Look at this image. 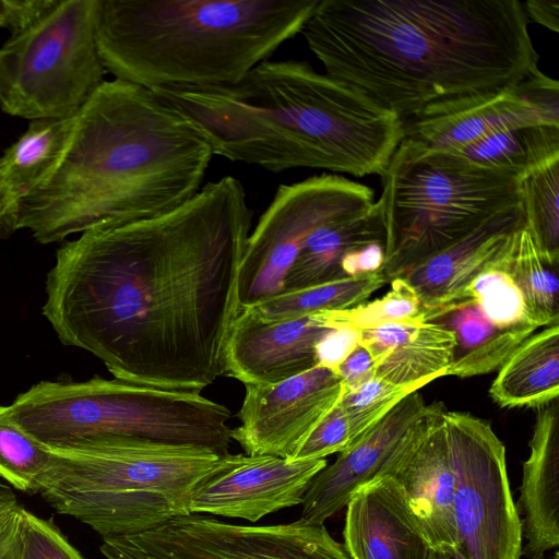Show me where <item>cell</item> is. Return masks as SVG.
<instances>
[{
  "label": "cell",
  "mask_w": 559,
  "mask_h": 559,
  "mask_svg": "<svg viewBox=\"0 0 559 559\" xmlns=\"http://www.w3.org/2000/svg\"><path fill=\"white\" fill-rule=\"evenodd\" d=\"M251 221L226 176L171 212L85 230L58 248L43 314L116 379L201 392L225 376Z\"/></svg>",
  "instance_id": "cell-1"
},
{
  "label": "cell",
  "mask_w": 559,
  "mask_h": 559,
  "mask_svg": "<svg viewBox=\"0 0 559 559\" xmlns=\"http://www.w3.org/2000/svg\"><path fill=\"white\" fill-rule=\"evenodd\" d=\"M527 25L519 0H319L300 34L325 74L403 120L536 72Z\"/></svg>",
  "instance_id": "cell-2"
},
{
  "label": "cell",
  "mask_w": 559,
  "mask_h": 559,
  "mask_svg": "<svg viewBox=\"0 0 559 559\" xmlns=\"http://www.w3.org/2000/svg\"><path fill=\"white\" fill-rule=\"evenodd\" d=\"M213 157L199 128L156 91L105 81L76 115L57 169L17 201V229L40 243L171 212Z\"/></svg>",
  "instance_id": "cell-3"
},
{
  "label": "cell",
  "mask_w": 559,
  "mask_h": 559,
  "mask_svg": "<svg viewBox=\"0 0 559 559\" xmlns=\"http://www.w3.org/2000/svg\"><path fill=\"white\" fill-rule=\"evenodd\" d=\"M153 91L191 119L213 155L272 173L381 176L404 140L400 117L304 61L265 60L230 85Z\"/></svg>",
  "instance_id": "cell-4"
},
{
  "label": "cell",
  "mask_w": 559,
  "mask_h": 559,
  "mask_svg": "<svg viewBox=\"0 0 559 559\" xmlns=\"http://www.w3.org/2000/svg\"><path fill=\"white\" fill-rule=\"evenodd\" d=\"M319 0H99L97 46L116 80L150 90L239 82L300 34Z\"/></svg>",
  "instance_id": "cell-5"
},
{
  "label": "cell",
  "mask_w": 559,
  "mask_h": 559,
  "mask_svg": "<svg viewBox=\"0 0 559 559\" xmlns=\"http://www.w3.org/2000/svg\"><path fill=\"white\" fill-rule=\"evenodd\" d=\"M47 450L51 465L39 495L102 537L143 533L191 514L193 486L221 457L199 445L136 438Z\"/></svg>",
  "instance_id": "cell-6"
},
{
  "label": "cell",
  "mask_w": 559,
  "mask_h": 559,
  "mask_svg": "<svg viewBox=\"0 0 559 559\" xmlns=\"http://www.w3.org/2000/svg\"><path fill=\"white\" fill-rule=\"evenodd\" d=\"M12 419L47 449L104 438L192 444L229 454L230 411L194 390L98 376L83 382L40 381L8 406Z\"/></svg>",
  "instance_id": "cell-7"
},
{
  "label": "cell",
  "mask_w": 559,
  "mask_h": 559,
  "mask_svg": "<svg viewBox=\"0 0 559 559\" xmlns=\"http://www.w3.org/2000/svg\"><path fill=\"white\" fill-rule=\"evenodd\" d=\"M381 178L386 283L520 204L516 176L407 139Z\"/></svg>",
  "instance_id": "cell-8"
},
{
  "label": "cell",
  "mask_w": 559,
  "mask_h": 559,
  "mask_svg": "<svg viewBox=\"0 0 559 559\" xmlns=\"http://www.w3.org/2000/svg\"><path fill=\"white\" fill-rule=\"evenodd\" d=\"M99 0L57 3L0 48V108L28 120L76 115L105 82Z\"/></svg>",
  "instance_id": "cell-9"
},
{
  "label": "cell",
  "mask_w": 559,
  "mask_h": 559,
  "mask_svg": "<svg viewBox=\"0 0 559 559\" xmlns=\"http://www.w3.org/2000/svg\"><path fill=\"white\" fill-rule=\"evenodd\" d=\"M454 473L453 518L465 559H520L522 522L491 426L471 414L444 412Z\"/></svg>",
  "instance_id": "cell-10"
},
{
  "label": "cell",
  "mask_w": 559,
  "mask_h": 559,
  "mask_svg": "<svg viewBox=\"0 0 559 559\" xmlns=\"http://www.w3.org/2000/svg\"><path fill=\"white\" fill-rule=\"evenodd\" d=\"M106 559H352L323 524L241 525L191 513L138 534L103 537Z\"/></svg>",
  "instance_id": "cell-11"
},
{
  "label": "cell",
  "mask_w": 559,
  "mask_h": 559,
  "mask_svg": "<svg viewBox=\"0 0 559 559\" xmlns=\"http://www.w3.org/2000/svg\"><path fill=\"white\" fill-rule=\"evenodd\" d=\"M373 202L372 189L338 175L280 186L246 243L239 271L240 309L283 290L285 276L313 229Z\"/></svg>",
  "instance_id": "cell-12"
},
{
  "label": "cell",
  "mask_w": 559,
  "mask_h": 559,
  "mask_svg": "<svg viewBox=\"0 0 559 559\" xmlns=\"http://www.w3.org/2000/svg\"><path fill=\"white\" fill-rule=\"evenodd\" d=\"M402 122L404 139L455 153L504 130L559 126V84L537 70L511 85L436 102Z\"/></svg>",
  "instance_id": "cell-13"
},
{
  "label": "cell",
  "mask_w": 559,
  "mask_h": 559,
  "mask_svg": "<svg viewBox=\"0 0 559 559\" xmlns=\"http://www.w3.org/2000/svg\"><path fill=\"white\" fill-rule=\"evenodd\" d=\"M231 439L246 454L289 460L341 400L340 376L323 366L272 384H246Z\"/></svg>",
  "instance_id": "cell-14"
},
{
  "label": "cell",
  "mask_w": 559,
  "mask_h": 559,
  "mask_svg": "<svg viewBox=\"0 0 559 559\" xmlns=\"http://www.w3.org/2000/svg\"><path fill=\"white\" fill-rule=\"evenodd\" d=\"M325 459L289 461L275 455L227 454L193 486L191 513L257 522L278 510L301 504Z\"/></svg>",
  "instance_id": "cell-15"
},
{
  "label": "cell",
  "mask_w": 559,
  "mask_h": 559,
  "mask_svg": "<svg viewBox=\"0 0 559 559\" xmlns=\"http://www.w3.org/2000/svg\"><path fill=\"white\" fill-rule=\"evenodd\" d=\"M442 403L428 411L378 476L389 478L431 549H457L454 473Z\"/></svg>",
  "instance_id": "cell-16"
},
{
  "label": "cell",
  "mask_w": 559,
  "mask_h": 559,
  "mask_svg": "<svg viewBox=\"0 0 559 559\" xmlns=\"http://www.w3.org/2000/svg\"><path fill=\"white\" fill-rule=\"evenodd\" d=\"M334 326L328 311L269 321L241 308L226 349L225 376L246 384H272L318 365L317 345Z\"/></svg>",
  "instance_id": "cell-17"
},
{
  "label": "cell",
  "mask_w": 559,
  "mask_h": 559,
  "mask_svg": "<svg viewBox=\"0 0 559 559\" xmlns=\"http://www.w3.org/2000/svg\"><path fill=\"white\" fill-rule=\"evenodd\" d=\"M427 405L418 391L402 399L311 480L301 502V519L324 522L346 507L352 496L374 479L425 417Z\"/></svg>",
  "instance_id": "cell-18"
},
{
  "label": "cell",
  "mask_w": 559,
  "mask_h": 559,
  "mask_svg": "<svg viewBox=\"0 0 559 559\" xmlns=\"http://www.w3.org/2000/svg\"><path fill=\"white\" fill-rule=\"evenodd\" d=\"M524 225L519 204L495 215L462 240L401 276L416 292L426 321H433L460 306L464 292L479 274L504 265Z\"/></svg>",
  "instance_id": "cell-19"
},
{
  "label": "cell",
  "mask_w": 559,
  "mask_h": 559,
  "mask_svg": "<svg viewBox=\"0 0 559 559\" xmlns=\"http://www.w3.org/2000/svg\"><path fill=\"white\" fill-rule=\"evenodd\" d=\"M345 508L343 545L352 559H427L431 548L389 478L377 476Z\"/></svg>",
  "instance_id": "cell-20"
},
{
  "label": "cell",
  "mask_w": 559,
  "mask_h": 559,
  "mask_svg": "<svg viewBox=\"0 0 559 559\" xmlns=\"http://www.w3.org/2000/svg\"><path fill=\"white\" fill-rule=\"evenodd\" d=\"M523 464L519 508L526 557L559 545V399L538 407Z\"/></svg>",
  "instance_id": "cell-21"
},
{
  "label": "cell",
  "mask_w": 559,
  "mask_h": 559,
  "mask_svg": "<svg viewBox=\"0 0 559 559\" xmlns=\"http://www.w3.org/2000/svg\"><path fill=\"white\" fill-rule=\"evenodd\" d=\"M385 230L379 202L360 212L331 218L307 237L290 265L282 292L298 290L346 277L343 257L372 242L384 245Z\"/></svg>",
  "instance_id": "cell-22"
},
{
  "label": "cell",
  "mask_w": 559,
  "mask_h": 559,
  "mask_svg": "<svg viewBox=\"0 0 559 559\" xmlns=\"http://www.w3.org/2000/svg\"><path fill=\"white\" fill-rule=\"evenodd\" d=\"M489 394L502 407H539L559 397V323L518 347L500 367Z\"/></svg>",
  "instance_id": "cell-23"
},
{
  "label": "cell",
  "mask_w": 559,
  "mask_h": 559,
  "mask_svg": "<svg viewBox=\"0 0 559 559\" xmlns=\"http://www.w3.org/2000/svg\"><path fill=\"white\" fill-rule=\"evenodd\" d=\"M449 328L455 338L447 376L485 374L501 367L538 328L501 329L492 324L473 302L464 304L433 320Z\"/></svg>",
  "instance_id": "cell-24"
},
{
  "label": "cell",
  "mask_w": 559,
  "mask_h": 559,
  "mask_svg": "<svg viewBox=\"0 0 559 559\" xmlns=\"http://www.w3.org/2000/svg\"><path fill=\"white\" fill-rule=\"evenodd\" d=\"M76 115L31 120L26 131L0 156V176L17 201L57 169L72 139Z\"/></svg>",
  "instance_id": "cell-25"
},
{
  "label": "cell",
  "mask_w": 559,
  "mask_h": 559,
  "mask_svg": "<svg viewBox=\"0 0 559 559\" xmlns=\"http://www.w3.org/2000/svg\"><path fill=\"white\" fill-rule=\"evenodd\" d=\"M454 344L449 328L436 321L421 322L376 364V378L417 391L447 376Z\"/></svg>",
  "instance_id": "cell-26"
},
{
  "label": "cell",
  "mask_w": 559,
  "mask_h": 559,
  "mask_svg": "<svg viewBox=\"0 0 559 559\" xmlns=\"http://www.w3.org/2000/svg\"><path fill=\"white\" fill-rule=\"evenodd\" d=\"M481 167L520 178L559 157V126H531L490 134L455 152Z\"/></svg>",
  "instance_id": "cell-27"
},
{
  "label": "cell",
  "mask_w": 559,
  "mask_h": 559,
  "mask_svg": "<svg viewBox=\"0 0 559 559\" xmlns=\"http://www.w3.org/2000/svg\"><path fill=\"white\" fill-rule=\"evenodd\" d=\"M385 284V278L379 272L343 277L298 290L281 292L243 308H249L264 320H292L317 312L354 307Z\"/></svg>",
  "instance_id": "cell-28"
},
{
  "label": "cell",
  "mask_w": 559,
  "mask_h": 559,
  "mask_svg": "<svg viewBox=\"0 0 559 559\" xmlns=\"http://www.w3.org/2000/svg\"><path fill=\"white\" fill-rule=\"evenodd\" d=\"M520 204L525 228L542 259L559 265V157L551 158L519 178Z\"/></svg>",
  "instance_id": "cell-29"
},
{
  "label": "cell",
  "mask_w": 559,
  "mask_h": 559,
  "mask_svg": "<svg viewBox=\"0 0 559 559\" xmlns=\"http://www.w3.org/2000/svg\"><path fill=\"white\" fill-rule=\"evenodd\" d=\"M504 269L519 286L533 322L539 328L559 323L558 269L542 259L525 225Z\"/></svg>",
  "instance_id": "cell-30"
},
{
  "label": "cell",
  "mask_w": 559,
  "mask_h": 559,
  "mask_svg": "<svg viewBox=\"0 0 559 559\" xmlns=\"http://www.w3.org/2000/svg\"><path fill=\"white\" fill-rule=\"evenodd\" d=\"M51 465L49 451L29 437L0 405V477L14 489L39 495Z\"/></svg>",
  "instance_id": "cell-31"
},
{
  "label": "cell",
  "mask_w": 559,
  "mask_h": 559,
  "mask_svg": "<svg viewBox=\"0 0 559 559\" xmlns=\"http://www.w3.org/2000/svg\"><path fill=\"white\" fill-rule=\"evenodd\" d=\"M468 302L476 305L492 324L501 329L539 328L533 322L523 295L504 265L483 272L471 283L461 305Z\"/></svg>",
  "instance_id": "cell-32"
},
{
  "label": "cell",
  "mask_w": 559,
  "mask_h": 559,
  "mask_svg": "<svg viewBox=\"0 0 559 559\" xmlns=\"http://www.w3.org/2000/svg\"><path fill=\"white\" fill-rule=\"evenodd\" d=\"M390 284L389 292L373 301L328 311L330 323L334 328L346 324L364 330L390 322H425L421 302L407 281L396 277Z\"/></svg>",
  "instance_id": "cell-33"
},
{
  "label": "cell",
  "mask_w": 559,
  "mask_h": 559,
  "mask_svg": "<svg viewBox=\"0 0 559 559\" xmlns=\"http://www.w3.org/2000/svg\"><path fill=\"white\" fill-rule=\"evenodd\" d=\"M411 392L414 390L393 385L376 377L356 389L345 390L338 405L349 425L353 443Z\"/></svg>",
  "instance_id": "cell-34"
},
{
  "label": "cell",
  "mask_w": 559,
  "mask_h": 559,
  "mask_svg": "<svg viewBox=\"0 0 559 559\" xmlns=\"http://www.w3.org/2000/svg\"><path fill=\"white\" fill-rule=\"evenodd\" d=\"M20 559H85L50 520L21 506L19 511Z\"/></svg>",
  "instance_id": "cell-35"
},
{
  "label": "cell",
  "mask_w": 559,
  "mask_h": 559,
  "mask_svg": "<svg viewBox=\"0 0 559 559\" xmlns=\"http://www.w3.org/2000/svg\"><path fill=\"white\" fill-rule=\"evenodd\" d=\"M353 443L346 416L338 403L318 424L289 461L325 459Z\"/></svg>",
  "instance_id": "cell-36"
},
{
  "label": "cell",
  "mask_w": 559,
  "mask_h": 559,
  "mask_svg": "<svg viewBox=\"0 0 559 559\" xmlns=\"http://www.w3.org/2000/svg\"><path fill=\"white\" fill-rule=\"evenodd\" d=\"M361 330L350 325H338L317 345L318 365L337 372L340 365L360 345Z\"/></svg>",
  "instance_id": "cell-37"
},
{
  "label": "cell",
  "mask_w": 559,
  "mask_h": 559,
  "mask_svg": "<svg viewBox=\"0 0 559 559\" xmlns=\"http://www.w3.org/2000/svg\"><path fill=\"white\" fill-rule=\"evenodd\" d=\"M57 0H0V28L15 35L48 12Z\"/></svg>",
  "instance_id": "cell-38"
},
{
  "label": "cell",
  "mask_w": 559,
  "mask_h": 559,
  "mask_svg": "<svg viewBox=\"0 0 559 559\" xmlns=\"http://www.w3.org/2000/svg\"><path fill=\"white\" fill-rule=\"evenodd\" d=\"M384 258V245L372 242L347 252L341 261V269L346 277L373 274L381 270Z\"/></svg>",
  "instance_id": "cell-39"
},
{
  "label": "cell",
  "mask_w": 559,
  "mask_h": 559,
  "mask_svg": "<svg viewBox=\"0 0 559 559\" xmlns=\"http://www.w3.org/2000/svg\"><path fill=\"white\" fill-rule=\"evenodd\" d=\"M336 373L345 390H353L376 377V366L369 352L359 345L340 365Z\"/></svg>",
  "instance_id": "cell-40"
},
{
  "label": "cell",
  "mask_w": 559,
  "mask_h": 559,
  "mask_svg": "<svg viewBox=\"0 0 559 559\" xmlns=\"http://www.w3.org/2000/svg\"><path fill=\"white\" fill-rule=\"evenodd\" d=\"M523 3L527 21L559 32V1L558 0H528Z\"/></svg>",
  "instance_id": "cell-41"
},
{
  "label": "cell",
  "mask_w": 559,
  "mask_h": 559,
  "mask_svg": "<svg viewBox=\"0 0 559 559\" xmlns=\"http://www.w3.org/2000/svg\"><path fill=\"white\" fill-rule=\"evenodd\" d=\"M21 506L0 519V559H20L19 511Z\"/></svg>",
  "instance_id": "cell-42"
},
{
  "label": "cell",
  "mask_w": 559,
  "mask_h": 559,
  "mask_svg": "<svg viewBox=\"0 0 559 559\" xmlns=\"http://www.w3.org/2000/svg\"><path fill=\"white\" fill-rule=\"evenodd\" d=\"M17 199L0 176V239L17 230Z\"/></svg>",
  "instance_id": "cell-43"
},
{
  "label": "cell",
  "mask_w": 559,
  "mask_h": 559,
  "mask_svg": "<svg viewBox=\"0 0 559 559\" xmlns=\"http://www.w3.org/2000/svg\"><path fill=\"white\" fill-rule=\"evenodd\" d=\"M21 504L13 490L0 481V512H7L19 508Z\"/></svg>",
  "instance_id": "cell-44"
},
{
  "label": "cell",
  "mask_w": 559,
  "mask_h": 559,
  "mask_svg": "<svg viewBox=\"0 0 559 559\" xmlns=\"http://www.w3.org/2000/svg\"><path fill=\"white\" fill-rule=\"evenodd\" d=\"M427 559H465L464 556L457 550H438L430 549Z\"/></svg>",
  "instance_id": "cell-45"
},
{
  "label": "cell",
  "mask_w": 559,
  "mask_h": 559,
  "mask_svg": "<svg viewBox=\"0 0 559 559\" xmlns=\"http://www.w3.org/2000/svg\"><path fill=\"white\" fill-rule=\"evenodd\" d=\"M526 559H559V556H558V552L555 551L554 556H551V557L544 554V555L527 557Z\"/></svg>",
  "instance_id": "cell-46"
},
{
  "label": "cell",
  "mask_w": 559,
  "mask_h": 559,
  "mask_svg": "<svg viewBox=\"0 0 559 559\" xmlns=\"http://www.w3.org/2000/svg\"><path fill=\"white\" fill-rule=\"evenodd\" d=\"M16 509H17V508H16ZM16 509H14V510H16ZM14 510L7 511V512H0V519H1L2 516H4L5 514H8V513H10V512L14 511Z\"/></svg>",
  "instance_id": "cell-47"
}]
</instances>
